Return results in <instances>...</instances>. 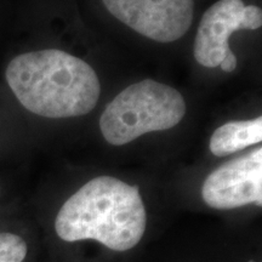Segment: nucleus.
<instances>
[{
	"instance_id": "f257e3e1",
	"label": "nucleus",
	"mask_w": 262,
	"mask_h": 262,
	"mask_svg": "<svg viewBox=\"0 0 262 262\" xmlns=\"http://www.w3.org/2000/svg\"><path fill=\"white\" fill-rule=\"evenodd\" d=\"M5 77L19 103L45 118L85 116L101 94L90 64L56 49L18 55L9 63Z\"/></svg>"
},
{
	"instance_id": "f03ea898",
	"label": "nucleus",
	"mask_w": 262,
	"mask_h": 262,
	"mask_svg": "<svg viewBox=\"0 0 262 262\" xmlns=\"http://www.w3.org/2000/svg\"><path fill=\"white\" fill-rule=\"evenodd\" d=\"M147 214L139 187L111 176L85 183L62 205L55 229L62 241L93 239L114 251H126L141 242Z\"/></svg>"
},
{
	"instance_id": "7ed1b4c3",
	"label": "nucleus",
	"mask_w": 262,
	"mask_h": 262,
	"mask_svg": "<svg viewBox=\"0 0 262 262\" xmlns=\"http://www.w3.org/2000/svg\"><path fill=\"white\" fill-rule=\"evenodd\" d=\"M185 114L186 102L178 90L146 79L116 96L101 116L100 127L108 143L123 146L150 131L171 129Z\"/></svg>"
},
{
	"instance_id": "20e7f679",
	"label": "nucleus",
	"mask_w": 262,
	"mask_h": 262,
	"mask_svg": "<svg viewBox=\"0 0 262 262\" xmlns=\"http://www.w3.org/2000/svg\"><path fill=\"white\" fill-rule=\"evenodd\" d=\"M114 17L141 35L171 42L187 33L193 0H102Z\"/></svg>"
},
{
	"instance_id": "39448f33",
	"label": "nucleus",
	"mask_w": 262,
	"mask_h": 262,
	"mask_svg": "<svg viewBox=\"0 0 262 262\" xmlns=\"http://www.w3.org/2000/svg\"><path fill=\"white\" fill-rule=\"evenodd\" d=\"M202 196L210 208L235 209L262 204V148L224 164L205 180Z\"/></svg>"
},
{
	"instance_id": "423d86ee",
	"label": "nucleus",
	"mask_w": 262,
	"mask_h": 262,
	"mask_svg": "<svg viewBox=\"0 0 262 262\" xmlns=\"http://www.w3.org/2000/svg\"><path fill=\"white\" fill-rule=\"evenodd\" d=\"M242 0H219L203 15L194 41V57L199 64L214 68L231 54L229 35L244 27Z\"/></svg>"
},
{
	"instance_id": "0eeeda50",
	"label": "nucleus",
	"mask_w": 262,
	"mask_h": 262,
	"mask_svg": "<svg viewBox=\"0 0 262 262\" xmlns=\"http://www.w3.org/2000/svg\"><path fill=\"white\" fill-rule=\"evenodd\" d=\"M262 140V118L231 122L215 130L210 139V150L216 157H225L249 146L260 143Z\"/></svg>"
},
{
	"instance_id": "6e6552de",
	"label": "nucleus",
	"mask_w": 262,
	"mask_h": 262,
	"mask_svg": "<svg viewBox=\"0 0 262 262\" xmlns=\"http://www.w3.org/2000/svg\"><path fill=\"white\" fill-rule=\"evenodd\" d=\"M27 243L17 234L0 233V262H22L27 256Z\"/></svg>"
},
{
	"instance_id": "1a4fd4ad",
	"label": "nucleus",
	"mask_w": 262,
	"mask_h": 262,
	"mask_svg": "<svg viewBox=\"0 0 262 262\" xmlns=\"http://www.w3.org/2000/svg\"><path fill=\"white\" fill-rule=\"evenodd\" d=\"M220 67L221 70L225 72H233L235 70V67H237V57H235L233 52H231V54L227 55V56L222 60Z\"/></svg>"
}]
</instances>
